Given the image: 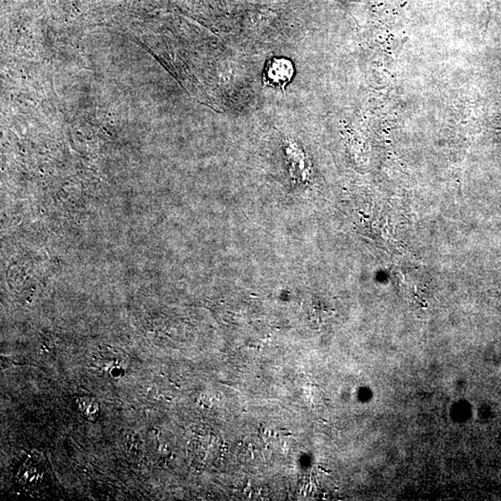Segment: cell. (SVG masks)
<instances>
[{
    "mask_svg": "<svg viewBox=\"0 0 501 501\" xmlns=\"http://www.w3.org/2000/svg\"><path fill=\"white\" fill-rule=\"evenodd\" d=\"M94 359L96 367L103 375L114 379L121 378L124 375L126 359L117 350L100 349Z\"/></svg>",
    "mask_w": 501,
    "mask_h": 501,
    "instance_id": "6da1fadb",
    "label": "cell"
},
{
    "mask_svg": "<svg viewBox=\"0 0 501 501\" xmlns=\"http://www.w3.org/2000/svg\"><path fill=\"white\" fill-rule=\"evenodd\" d=\"M42 470L34 462H25L18 474L19 482L25 488H34L41 480Z\"/></svg>",
    "mask_w": 501,
    "mask_h": 501,
    "instance_id": "7a4b0ae2",
    "label": "cell"
},
{
    "mask_svg": "<svg viewBox=\"0 0 501 501\" xmlns=\"http://www.w3.org/2000/svg\"><path fill=\"white\" fill-rule=\"evenodd\" d=\"M78 411L83 418L89 422H94L100 414V407L95 399L83 396L77 401Z\"/></svg>",
    "mask_w": 501,
    "mask_h": 501,
    "instance_id": "3957f363",
    "label": "cell"
}]
</instances>
